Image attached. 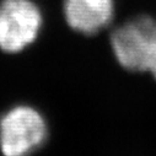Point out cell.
<instances>
[{"mask_svg": "<svg viewBox=\"0 0 156 156\" xmlns=\"http://www.w3.org/2000/svg\"><path fill=\"white\" fill-rule=\"evenodd\" d=\"M113 0H65L64 15L68 25L85 34L105 28L113 17Z\"/></svg>", "mask_w": 156, "mask_h": 156, "instance_id": "277c9868", "label": "cell"}, {"mask_svg": "<svg viewBox=\"0 0 156 156\" xmlns=\"http://www.w3.org/2000/svg\"><path fill=\"white\" fill-rule=\"evenodd\" d=\"M111 44L118 63L130 71H150L156 80V20L136 16L117 27Z\"/></svg>", "mask_w": 156, "mask_h": 156, "instance_id": "6da1fadb", "label": "cell"}, {"mask_svg": "<svg viewBox=\"0 0 156 156\" xmlns=\"http://www.w3.org/2000/svg\"><path fill=\"white\" fill-rule=\"evenodd\" d=\"M47 124L33 107L20 105L0 118V149L4 156H28L47 138Z\"/></svg>", "mask_w": 156, "mask_h": 156, "instance_id": "7a4b0ae2", "label": "cell"}, {"mask_svg": "<svg viewBox=\"0 0 156 156\" xmlns=\"http://www.w3.org/2000/svg\"><path fill=\"white\" fill-rule=\"evenodd\" d=\"M42 14L32 0H3L0 3V49L17 53L37 38Z\"/></svg>", "mask_w": 156, "mask_h": 156, "instance_id": "3957f363", "label": "cell"}]
</instances>
